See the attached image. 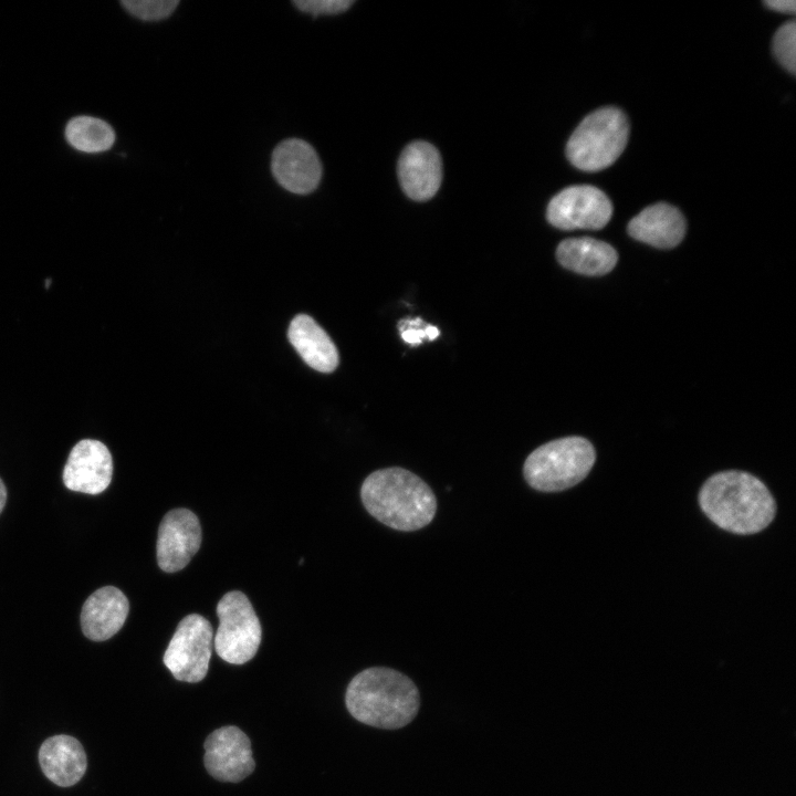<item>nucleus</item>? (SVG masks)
<instances>
[{"mask_svg":"<svg viewBox=\"0 0 796 796\" xmlns=\"http://www.w3.org/2000/svg\"><path fill=\"white\" fill-rule=\"evenodd\" d=\"M699 504L720 528L741 535L763 531L776 514L775 500L766 485L737 470L710 476L699 492Z\"/></svg>","mask_w":796,"mask_h":796,"instance_id":"nucleus-1","label":"nucleus"},{"mask_svg":"<svg viewBox=\"0 0 796 796\" xmlns=\"http://www.w3.org/2000/svg\"><path fill=\"white\" fill-rule=\"evenodd\" d=\"M345 703L350 715L369 726L397 730L409 724L420 706V694L406 674L387 667H371L348 683Z\"/></svg>","mask_w":796,"mask_h":796,"instance_id":"nucleus-2","label":"nucleus"},{"mask_svg":"<svg viewBox=\"0 0 796 796\" xmlns=\"http://www.w3.org/2000/svg\"><path fill=\"white\" fill-rule=\"evenodd\" d=\"M360 498L373 517L402 532L427 526L437 511L431 488L411 471L398 467L370 473L362 484Z\"/></svg>","mask_w":796,"mask_h":796,"instance_id":"nucleus-3","label":"nucleus"},{"mask_svg":"<svg viewBox=\"0 0 796 796\" xmlns=\"http://www.w3.org/2000/svg\"><path fill=\"white\" fill-rule=\"evenodd\" d=\"M595 460V449L587 439L564 437L532 451L524 462L523 474L534 490L559 492L583 481Z\"/></svg>","mask_w":796,"mask_h":796,"instance_id":"nucleus-4","label":"nucleus"},{"mask_svg":"<svg viewBox=\"0 0 796 796\" xmlns=\"http://www.w3.org/2000/svg\"><path fill=\"white\" fill-rule=\"evenodd\" d=\"M629 136L626 115L616 107L599 108L587 115L568 139L566 155L584 171L607 168L621 155Z\"/></svg>","mask_w":796,"mask_h":796,"instance_id":"nucleus-5","label":"nucleus"},{"mask_svg":"<svg viewBox=\"0 0 796 796\" xmlns=\"http://www.w3.org/2000/svg\"><path fill=\"white\" fill-rule=\"evenodd\" d=\"M219 627L213 638L218 656L232 664L251 660L261 642V625L248 599L239 591L227 593L217 605Z\"/></svg>","mask_w":796,"mask_h":796,"instance_id":"nucleus-6","label":"nucleus"},{"mask_svg":"<svg viewBox=\"0 0 796 796\" xmlns=\"http://www.w3.org/2000/svg\"><path fill=\"white\" fill-rule=\"evenodd\" d=\"M212 640V627L205 617L191 614L181 619L163 658L175 679L190 683L205 679Z\"/></svg>","mask_w":796,"mask_h":796,"instance_id":"nucleus-7","label":"nucleus"},{"mask_svg":"<svg viewBox=\"0 0 796 796\" xmlns=\"http://www.w3.org/2000/svg\"><path fill=\"white\" fill-rule=\"evenodd\" d=\"M612 214L609 198L588 185L572 186L555 195L548 206V222L561 230L604 228Z\"/></svg>","mask_w":796,"mask_h":796,"instance_id":"nucleus-8","label":"nucleus"},{"mask_svg":"<svg viewBox=\"0 0 796 796\" xmlns=\"http://www.w3.org/2000/svg\"><path fill=\"white\" fill-rule=\"evenodd\" d=\"M205 751V766L220 782H241L255 767L249 737L233 725L222 726L209 734Z\"/></svg>","mask_w":796,"mask_h":796,"instance_id":"nucleus-9","label":"nucleus"},{"mask_svg":"<svg viewBox=\"0 0 796 796\" xmlns=\"http://www.w3.org/2000/svg\"><path fill=\"white\" fill-rule=\"evenodd\" d=\"M201 526L197 515L188 509L166 513L158 528L157 563L167 573L182 569L198 552Z\"/></svg>","mask_w":796,"mask_h":796,"instance_id":"nucleus-10","label":"nucleus"},{"mask_svg":"<svg viewBox=\"0 0 796 796\" xmlns=\"http://www.w3.org/2000/svg\"><path fill=\"white\" fill-rule=\"evenodd\" d=\"M271 170L276 182L295 195L313 192L322 178V164L315 149L305 140L290 138L272 153Z\"/></svg>","mask_w":796,"mask_h":796,"instance_id":"nucleus-11","label":"nucleus"},{"mask_svg":"<svg viewBox=\"0 0 796 796\" xmlns=\"http://www.w3.org/2000/svg\"><path fill=\"white\" fill-rule=\"evenodd\" d=\"M113 475V459L107 447L93 439L78 441L70 451L63 470L65 486L86 494L102 493Z\"/></svg>","mask_w":796,"mask_h":796,"instance_id":"nucleus-12","label":"nucleus"},{"mask_svg":"<svg viewBox=\"0 0 796 796\" xmlns=\"http://www.w3.org/2000/svg\"><path fill=\"white\" fill-rule=\"evenodd\" d=\"M398 176L405 193L413 200L430 199L438 191L442 167L438 150L427 142H413L401 153Z\"/></svg>","mask_w":796,"mask_h":796,"instance_id":"nucleus-13","label":"nucleus"},{"mask_svg":"<svg viewBox=\"0 0 796 796\" xmlns=\"http://www.w3.org/2000/svg\"><path fill=\"white\" fill-rule=\"evenodd\" d=\"M128 610V599L118 588L105 586L95 590L82 607L83 633L93 641L109 639L123 627Z\"/></svg>","mask_w":796,"mask_h":796,"instance_id":"nucleus-14","label":"nucleus"},{"mask_svg":"<svg viewBox=\"0 0 796 796\" xmlns=\"http://www.w3.org/2000/svg\"><path fill=\"white\" fill-rule=\"evenodd\" d=\"M685 219L673 206L659 202L645 208L628 224V233L636 240L658 249L678 245L685 234Z\"/></svg>","mask_w":796,"mask_h":796,"instance_id":"nucleus-15","label":"nucleus"},{"mask_svg":"<svg viewBox=\"0 0 796 796\" xmlns=\"http://www.w3.org/2000/svg\"><path fill=\"white\" fill-rule=\"evenodd\" d=\"M38 757L46 778L61 787L75 785L87 767L82 744L75 737L65 734L46 739L39 750Z\"/></svg>","mask_w":796,"mask_h":796,"instance_id":"nucleus-16","label":"nucleus"},{"mask_svg":"<svg viewBox=\"0 0 796 796\" xmlns=\"http://www.w3.org/2000/svg\"><path fill=\"white\" fill-rule=\"evenodd\" d=\"M292 346L313 369L332 373L338 366V352L327 333L308 315L298 314L290 324Z\"/></svg>","mask_w":796,"mask_h":796,"instance_id":"nucleus-17","label":"nucleus"},{"mask_svg":"<svg viewBox=\"0 0 796 796\" xmlns=\"http://www.w3.org/2000/svg\"><path fill=\"white\" fill-rule=\"evenodd\" d=\"M556 259L567 270L595 276L610 272L618 260L616 250L594 238H568L556 249Z\"/></svg>","mask_w":796,"mask_h":796,"instance_id":"nucleus-18","label":"nucleus"},{"mask_svg":"<svg viewBox=\"0 0 796 796\" xmlns=\"http://www.w3.org/2000/svg\"><path fill=\"white\" fill-rule=\"evenodd\" d=\"M67 143L84 153H100L109 149L115 142L112 126L96 117L77 116L65 127Z\"/></svg>","mask_w":796,"mask_h":796,"instance_id":"nucleus-19","label":"nucleus"},{"mask_svg":"<svg viewBox=\"0 0 796 796\" xmlns=\"http://www.w3.org/2000/svg\"><path fill=\"white\" fill-rule=\"evenodd\" d=\"M774 54L779 64L789 73L796 71V23L794 20L784 23L773 39Z\"/></svg>","mask_w":796,"mask_h":796,"instance_id":"nucleus-20","label":"nucleus"},{"mask_svg":"<svg viewBox=\"0 0 796 796\" xmlns=\"http://www.w3.org/2000/svg\"><path fill=\"white\" fill-rule=\"evenodd\" d=\"M121 3L132 15L144 21H159L168 18L179 4L178 0H122Z\"/></svg>","mask_w":796,"mask_h":796,"instance_id":"nucleus-21","label":"nucleus"},{"mask_svg":"<svg viewBox=\"0 0 796 796\" xmlns=\"http://www.w3.org/2000/svg\"><path fill=\"white\" fill-rule=\"evenodd\" d=\"M354 1L352 0H295L293 4L302 12L313 14H338L345 12Z\"/></svg>","mask_w":796,"mask_h":796,"instance_id":"nucleus-22","label":"nucleus"},{"mask_svg":"<svg viewBox=\"0 0 796 796\" xmlns=\"http://www.w3.org/2000/svg\"><path fill=\"white\" fill-rule=\"evenodd\" d=\"M420 318L402 321L399 324L401 338L410 344L418 345L427 338L425 328H420Z\"/></svg>","mask_w":796,"mask_h":796,"instance_id":"nucleus-23","label":"nucleus"},{"mask_svg":"<svg viewBox=\"0 0 796 796\" xmlns=\"http://www.w3.org/2000/svg\"><path fill=\"white\" fill-rule=\"evenodd\" d=\"M764 3L769 9L783 13H795L796 10V2L794 0H766Z\"/></svg>","mask_w":796,"mask_h":796,"instance_id":"nucleus-24","label":"nucleus"},{"mask_svg":"<svg viewBox=\"0 0 796 796\" xmlns=\"http://www.w3.org/2000/svg\"><path fill=\"white\" fill-rule=\"evenodd\" d=\"M425 332H426L427 339H429V341L436 339L440 334L439 329L432 325H427L425 327Z\"/></svg>","mask_w":796,"mask_h":796,"instance_id":"nucleus-25","label":"nucleus"},{"mask_svg":"<svg viewBox=\"0 0 796 796\" xmlns=\"http://www.w3.org/2000/svg\"><path fill=\"white\" fill-rule=\"evenodd\" d=\"M7 501V489L2 480L0 479V513L2 512Z\"/></svg>","mask_w":796,"mask_h":796,"instance_id":"nucleus-26","label":"nucleus"}]
</instances>
